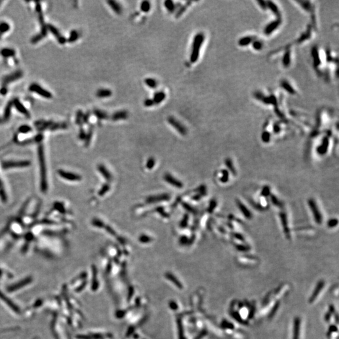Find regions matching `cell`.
Returning a JSON list of instances; mask_svg holds the SVG:
<instances>
[{"mask_svg": "<svg viewBox=\"0 0 339 339\" xmlns=\"http://www.w3.org/2000/svg\"><path fill=\"white\" fill-rule=\"evenodd\" d=\"M295 3H297L300 8L303 9V11L310 14L311 18L312 19V26L315 28H317V18H316L315 13V6L310 1H296Z\"/></svg>", "mask_w": 339, "mask_h": 339, "instance_id": "4", "label": "cell"}, {"mask_svg": "<svg viewBox=\"0 0 339 339\" xmlns=\"http://www.w3.org/2000/svg\"><path fill=\"white\" fill-rule=\"evenodd\" d=\"M12 103L13 106L15 107V109H17L18 112L23 114V115L25 117H27V118H30L31 115L30 112H29L27 109L23 106V104H21L19 99L15 98L13 99H12Z\"/></svg>", "mask_w": 339, "mask_h": 339, "instance_id": "16", "label": "cell"}, {"mask_svg": "<svg viewBox=\"0 0 339 339\" xmlns=\"http://www.w3.org/2000/svg\"><path fill=\"white\" fill-rule=\"evenodd\" d=\"M57 174L59 175V177L62 179L68 182H79L82 179L80 175L75 174V173L67 172L62 169H58L57 170Z\"/></svg>", "mask_w": 339, "mask_h": 339, "instance_id": "12", "label": "cell"}, {"mask_svg": "<svg viewBox=\"0 0 339 339\" xmlns=\"http://www.w3.org/2000/svg\"><path fill=\"white\" fill-rule=\"evenodd\" d=\"M0 199L3 203H6L7 202V195L6 193L5 188L4 187V185L2 180L0 178Z\"/></svg>", "mask_w": 339, "mask_h": 339, "instance_id": "31", "label": "cell"}, {"mask_svg": "<svg viewBox=\"0 0 339 339\" xmlns=\"http://www.w3.org/2000/svg\"><path fill=\"white\" fill-rule=\"evenodd\" d=\"M97 168H98V170H99V172L102 174V175L106 179V180H110L112 178L111 175L109 172L107 170L106 168L104 167V165H99L98 166V167H97Z\"/></svg>", "mask_w": 339, "mask_h": 339, "instance_id": "30", "label": "cell"}, {"mask_svg": "<svg viewBox=\"0 0 339 339\" xmlns=\"http://www.w3.org/2000/svg\"><path fill=\"white\" fill-rule=\"evenodd\" d=\"M140 8H141V9L142 11L147 13L149 11V9H150V8H151L150 3H149V1H143L141 3V7Z\"/></svg>", "mask_w": 339, "mask_h": 339, "instance_id": "40", "label": "cell"}, {"mask_svg": "<svg viewBox=\"0 0 339 339\" xmlns=\"http://www.w3.org/2000/svg\"><path fill=\"white\" fill-rule=\"evenodd\" d=\"M28 89L30 92L37 94L45 99H52L53 97V96H52L50 92L45 89L44 88L41 87L40 85L37 83H33L30 84V86L28 87Z\"/></svg>", "mask_w": 339, "mask_h": 339, "instance_id": "11", "label": "cell"}, {"mask_svg": "<svg viewBox=\"0 0 339 339\" xmlns=\"http://www.w3.org/2000/svg\"><path fill=\"white\" fill-rule=\"evenodd\" d=\"M205 35L202 32H199L195 35L192 42L190 61L192 63L197 62L200 56L201 48L205 41Z\"/></svg>", "mask_w": 339, "mask_h": 339, "instance_id": "3", "label": "cell"}, {"mask_svg": "<svg viewBox=\"0 0 339 339\" xmlns=\"http://www.w3.org/2000/svg\"><path fill=\"white\" fill-rule=\"evenodd\" d=\"M293 44H289L286 46L278 48L280 51L284 52V54L282 56L281 64L284 68H289L293 62V50L292 47Z\"/></svg>", "mask_w": 339, "mask_h": 339, "instance_id": "6", "label": "cell"}, {"mask_svg": "<svg viewBox=\"0 0 339 339\" xmlns=\"http://www.w3.org/2000/svg\"><path fill=\"white\" fill-rule=\"evenodd\" d=\"M67 127H68V125L66 122L55 123L53 121L51 124V125L50 126L49 128H48V130H50V131H56V130H58V129H67Z\"/></svg>", "mask_w": 339, "mask_h": 339, "instance_id": "24", "label": "cell"}, {"mask_svg": "<svg viewBox=\"0 0 339 339\" xmlns=\"http://www.w3.org/2000/svg\"><path fill=\"white\" fill-rule=\"evenodd\" d=\"M37 153L40 170V187L42 193H46L48 189L47 168L44 146L42 143H38Z\"/></svg>", "mask_w": 339, "mask_h": 339, "instance_id": "1", "label": "cell"}, {"mask_svg": "<svg viewBox=\"0 0 339 339\" xmlns=\"http://www.w3.org/2000/svg\"><path fill=\"white\" fill-rule=\"evenodd\" d=\"M155 163V159L153 158H149L147 161V163H146V167L149 169H151L153 167H154Z\"/></svg>", "mask_w": 339, "mask_h": 339, "instance_id": "45", "label": "cell"}, {"mask_svg": "<svg viewBox=\"0 0 339 339\" xmlns=\"http://www.w3.org/2000/svg\"><path fill=\"white\" fill-rule=\"evenodd\" d=\"M92 127H90L89 131H88L87 135H86V145H87L89 144V143L90 141V139L91 138H92Z\"/></svg>", "mask_w": 339, "mask_h": 339, "instance_id": "44", "label": "cell"}, {"mask_svg": "<svg viewBox=\"0 0 339 339\" xmlns=\"http://www.w3.org/2000/svg\"><path fill=\"white\" fill-rule=\"evenodd\" d=\"M30 281H31L30 279H29V278L26 279L25 280H24V281H23V282L19 283H18V284L15 285L13 286H11V287H10V288H9V291H13V290H15V289H19V288L22 287V285L23 286L26 285L27 284H28V283H30Z\"/></svg>", "mask_w": 339, "mask_h": 339, "instance_id": "36", "label": "cell"}, {"mask_svg": "<svg viewBox=\"0 0 339 339\" xmlns=\"http://www.w3.org/2000/svg\"><path fill=\"white\" fill-rule=\"evenodd\" d=\"M268 11H271L275 16L276 18H282V13L279 6L275 2L272 1H267Z\"/></svg>", "mask_w": 339, "mask_h": 339, "instance_id": "17", "label": "cell"}, {"mask_svg": "<svg viewBox=\"0 0 339 339\" xmlns=\"http://www.w3.org/2000/svg\"><path fill=\"white\" fill-rule=\"evenodd\" d=\"M0 54L3 57L9 58L14 57L16 54V52L14 49L10 48H5L0 52Z\"/></svg>", "mask_w": 339, "mask_h": 339, "instance_id": "29", "label": "cell"}, {"mask_svg": "<svg viewBox=\"0 0 339 339\" xmlns=\"http://www.w3.org/2000/svg\"><path fill=\"white\" fill-rule=\"evenodd\" d=\"M145 82L146 84V86L152 88V89H155V88L157 87L158 85L157 81L156 80V79H153V78H146L145 80Z\"/></svg>", "mask_w": 339, "mask_h": 339, "instance_id": "35", "label": "cell"}, {"mask_svg": "<svg viewBox=\"0 0 339 339\" xmlns=\"http://www.w3.org/2000/svg\"><path fill=\"white\" fill-rule=\"evenodd\" d=\"M191 3H192V2H191V1L187 2L186 4L184 5V6H182V7H181V8H180V9H179L178 10V12L177 13V15H176V17H177V18L180 17V16H181L182 14H183L184 13L185 11H186V9H187V7H188V6L189 5H190L191 4Z\"/></svg>", "mask_w": 339, "mask_h": 339, "instance_id": "41", "label": "cell"}, {"mask_svg": "<svg viewBox=\"0 0 339 339\" xmlns=\"http://www.w3.org/2000/svg\"><path fill=\"white\" fill-rule=\"evenodd\" d=\"M128 117V113L126 111H118L112 115V119L115 121L119 120L126 119Z\"/></svg>", "mask_w": 339, "mask_h": 339, "instance_id": "25", "label": "cell"}, {"mask_svg": "<svg viewBox=\"0 0 339 339\" xmlns=\"http://www.w3.org/2000/svg\"><path fill=\"white\" fill-rule=\"evenodd\" d=\"M9 29H10V26L8 23L5 21L0 23V40H1L3 35L8 31Z\"/></svg>", "mask_w": 339, "mask_h": 339, "instance_id": "34", "label": "cell"}, {"mask_svg": "<svg viewBox=\"0 0 339 339\" xmlns=\"http://www.w3.org/2000/svg\"><path fill=\"white\" fill-rule=\"evenodd\" d=\"M256 36L252 35H247L243 36L241 38H240L238 40V45L239 47H247L251 45L253 42L256 38Z\"/></svg>", "mask_w": 339, "mask_h": 339, "instance_id": "18", "label": "cell"}, {"mask_svg": "<svg viewBox=\"0 0 339 339\" xmlns=\"http://www.w3.org/2000/svg\"><path fill=\"white\" fill-rule=\"evenodd\" d=\"M13 106L12 100H11L10 101H9L7 103V104H6V106L5 108L4 113H3V117H1L3 124L8 122V121L9 120V119H10L11 116V109H12Z\"/></svg>", "mask_w": 339, "mask_h": 339, "instance_id": "20", "label": "cell"}, {"mask_svg": "<svg viewBox=\"0 0 339 339\" xmlns=\"http://www.w3.org/2000/svg\"><path fill=\"white\" fill-rule=\"evenodd\" d=\"M165 8H167V10L170 13L174 12L175 9V8H176L175 3L172 1H165Z\"/></svg>", "mask_w": 339, "mask_h": 339, "instance_id": "39", "label": "cell"}, {"mask_svg": "<svg viewBox=\"0 0 339 339\" xmlns=\"http://www.w3.org/2000/svg\"><path fill=\"white\" fill-rule=\"evenodd\" d=\"M79 37L80 34L79 33V31L76 30H72L70 33L69 37H68V38L67 40V42H68V43H74V42L77 41L78 39H79Z\"/></svg>", "mask_w": 339, "mask_h": 339, "instance_id": "32", "label": "cell"}, {"mask_svg": "<svg viewBox=\"0 0 339 339\" xmlns=\"http://www.w3.org/2000/svg\"><path fill=\"white\" fill-rule=\"evenodd\" d=\"M31 128L28 125H22L18 129V133H21V134H27V133L31 131Z\"/></svg>", "mask_w": 339, "mask_h": 339, "instance_id": "37", "label": "cell"}, {"mask_svg": "<svg viewBox=\"0 0 339 339\" xmlns=\"http://www.w3.org/2000/svg\"><path fill=\"white\" fill-rule=\"evenodd\" d=\"M94 115H95L97 118L100 120L106 119L107 118V116H108V115H107V114L106 111L99 109H94Z\"/></svg>", "mask_w": 339, "mask_h": 339, "instance_id": "33", "label": "cell"}, {"mask_svg": "<svg viewBox=\"0 0 339 339\" xmlns=\"http://www.w3.org/2000/svg\"><path fill=\"white\" fill-rule=\"evenodd\" d=\"M106 229L107 230V232H109L110 234H111V235H115V234H116V232H115V230H114V229H113V228L111 227L110 226H109L106 227Z\"/></svg>", "mask_w": 339, "mask_h": 339, "instance_id": "52", "label": "cell"}, {"mask_svg": "<svg viewBox=\"0 0 339 339\" xmlns=\"http://www.w3.org/2000/svg\"><path fill=\"white\" fill-rule=\"evenodd\" d=\"M283 23V18H276L270 21L263 28V33L266 36H271L279 29Z\"/></svg>", "mask_w": 339, "mask_h": 339, "instance_id": "8", "label": "cell"}, {"mask_svg": "<svg viewBox=\"0 0 339 339\" xmlns=\"http://www.w3.org/2000/svg\"><path fill=\"white\" fill-rule=\"evenodd\" d=\"M1 3V1H0V3Z\"/></svg>", "mask_w": 339, "mask_h": 339, "instance_id": "53", "label": "cell"}, {"mask_svg": "<svg viewBox=\"0 0 339 339\" xmlns=\"http://www.w3.org/2000/svg\"><path fill=\"white\" fill-rule=\"evenodd\" d=\"M35 11L37 13L38 21L41 27V31L40 32V33L45 38L47 35L48 29L47 25H46L45 21L43 11H42L40 2H35Z\"/></svg>", "mask_w": 339, "mask_h": 339, "instance_id": "7", "label": "cell"}, {"mask_svg": "<svg viewBox=\"0 0 339 339\" xmlns=\"http://www.w3.org/2000/svg\"><path fill=\"white\" fill-rule=\"evenodd\" d=\"M165 97L166 94L164 92H163V91H159V92L155 93L154 96H153V98L152 99L155 104H158L159 103H161L163 100L165 99Z\"/></svg>", "mask_w": 339, "mask_h": 339, "instance_id": "28", "label": "cell"}, {"mask_svg": "<svg viewBox=\"0 0 339 339\" xmlns=\"http://www.w3.org/2000/svg\"><path fill=\"white\" fill-rule=\"evenodd\" d=\"M31 165L29 160H5L1 162V167L5 170L16 168H25Z\"/></svg>", "mask_w": 339, "mask_h": 339, "instance_id": "5", "label": "cell"}, {"mask_svg": "<svg viewBox=\"0 0 339 339\" xmlns=\"http://www.w3.org/2000/svg\"><path fill=\"white\" fill-rule=\"evenodd\" d=\"M164 179H165V180L167 182V183L170 184L175 187L179 188H181L183 187V184H182L180 181L178 180L177 179H176L174 177H172V175L170 174H165L164 176Z\"/></svg>", "mask_w": 339, "mask_h": 339, "instance_id": "21", "label": "cell"}, {"mask_svg": "<svg viewBox=\"0 0 339 339\" xmlns=\"http://www.w3.org/2000/svg\"><path fill=\"white\" fill-rule=\"evenodd\" d=\"M92 224L94 227H98V228H103L104 226V224L102 220H100L99 219H94L92 220Z\"/></svg>", "mask_w": 339, "mask_h": 339, "instance_id": "43", "label": "cell"}, {"mask_svg": "<svg viewBox=\"0 0 339 339\" xmlns=\"http://www.w3.org/2000/svg\"><path fill=\"white\" fill-rule=\"evenodd\" d=\"M112 91L109 89H106V88H101L97 90L96 92V96L99 98H106L111 96L112 95Z\"/></svg>", "mask_w": 339, "mask_h": 339, "instance_id": "26", "label": "cell"}, {"mask_svg": "<svg viewBox=\"0 0 339 339\" xmlns=\"http://www.w3.org/2000/svg\"><path fill=\"white\" fill-rule=\"evenodd\" d=\"M47 29L48 31H50L51 33L54 35V37L57 38L58 43L61 45H64L67 42V39L65 38L64 36L62 35L60 32L58 31V29L55 27L54 25L51 24L47 25Z\"/></svg>", "mask_w": 339, "mask_h": 339, "instance_id": "15", "label": "cell"}, {"mask_svg": "<svg viewBox=\"0 0 339 339\" xmlns=\"http://www.w3.org/2000/svg\"><path fill=\"white\" fill-rule=\"evenodd\" d=\"M314 28H315L312 25H308L305 31L302 32L300 35L293 42V44L296 43L297 44H302L306 42L309 41L312 38L313 35H314Z\"/></svg>", "mask_w": 339, "mask_h": 339, "instance_id": "9", "label": "cell"}, {"mask_svg": "<svg viewBox=\"0 0 339 339\" xmlns=\"http://www.w3.org/2000/svg\"><path fill=\"white\" fill-rule=\"evenodd\" d=\"M313 66L318 76L325 77V52H322L317 46L312 48L311 52Z\"/></svg>", "mask_w": 339, "mask_h": 339, "instance_id": "2", "label": "cell"}, {"mask_svg": "<svg viewBox=\"0 0 339 339\" xmlns=\"http://www.w3.org/2000/svg\"><path fill=\"white\" fill-rule=\"evenodd\" d=\"M79 138H80L81 139H86V132L84 131V129H82V128H80V131H79Z\"/></svg>", "mask_w": 339, "mask_h": 339, "instance_id": "50", "label": "cell"}, {"mask_svg": "<svg viewBox=\"0 0 339 339\" xmlns=\"http://www.w3.org/2000/svg\"><path fill=\"white\" fill-rule=\"evenodd\" d=\"M251 46L254 50L259 52L261 51L263 49L264 46H265V44H264V42L263 40L256 37V38L254 39V40L253 42L251 45Z\"/></svg>", "mask_w": 339, "mask_h": 339, "instance_id": "23", "label": "cell"}, {"mask_svg": "<svg viewBox=\"0 0 339 339\" xmlns=\"http://www.w3.org/2000/svg\"><path fill=\"white\" fill-rule=\"evenodd\" d=\"M107 3H108L110 8H111L113 9V11L116 13V14L119 15L123 11L122 6H121V5L118 2H117L116 1H107Z\"/></svg>", "mask_w": 339, "mask_h": 339, "instance_id": "27", "label": "cell"}, {"mask_svg": "<svg viewBox=\"0 0 339 339\" xmlns=\"http://www.w3.org/2000/svg\"><path fill=\"white\" fill-rule=\"evenodd\" d=\"M90 118V113H86V114H84L83 115V118H82V123H85V124H87L89 121V119Z\"/></svg>", "mask_w": 339, "mask_h": 339, "instance_id": "47", "label": "cell"}, {"mask_svg": "<svg viewBox=\"0 0 339 339\" xmlns=\"http://www.w3.org/2000/svg\"><path fill=\"white\" fill-rule=\"evenodd\" d=\"M8 92V87H1V89H0V94H1L3 96H5L6 95V94Z\"/></svg>", "mask_w": 339, "mask_h": 339, "instance_id": "51", "label": "cell"}, {"mask_svg": "<svg viewBox=\"0 0 339 339\" xmlns=\"http://www.w3.org/2000/svg\"><path fill=\"white\" fill-rule=\"evenodd\" d=\"M144 104H145V106L146 107H150V106H152L154 105L155 103H154V102H153V99H147L145 100Z\"/></svg>", "mask_w": 339, "mask_h": 339, "instance_id": "48", "label": "cell"}, {"mask_svg": "<svg viewBox=\"0 0 339 339\" xmlns=\"http://www.w3.org/2000/svg\"><path fill=\"white\" fill-rule=\"evenodd\" d=\"M53 121H45V120H38L35 123V126L39 131H44L45 130L48 129Z\"/></svg>", "mask_w": 339, "mask_h": 339, "instance_id": "19", "label": "cell"}, {"mask_svg": "<svg viewBox=\"0 0 339 339\" xmlns=\"http://www.w3.org/2000/svg\"><path fill=\"white\" fill-rule=\"evenodd\" d=\"M280 87L284 90L285 92L290 94L291 96H294L297 94V90L293 85L289 82L288 79H283L280 82Z\"/></svg>", "mask_w": 339, "mask_h": 339, "instance_id": "14", "label": "cell"}, {"mask_svg": "<svg viewBox=\"0 0 339 339\" xmlns=\"http://www.w3.org/2000/svg\"><path fill=\"white\" fill-rule=\"evenodd\" d=\"M23 76V72L21 70H17L8 74L3 78L1 87H8V84L21 79Z\"/></svg>", "mask_w": 339, "mask_h": 339, "instance_id": "10", "label": "cell"}, {"mask_svg": "<svg viewBox=\"0 0 339 339\" xmlns=\"http://www.w3.org/2000/svg\"><path fill=\"white\" fill-rule=\"evenodd\" d=\"M84 113L81 110H79L77 112L76 114V123L77 125H81L82 124V118H83Z\"/></svg>", "mask_w": 339, "mask_h": 339, "instance_id": "42", "label": "cell"}, {"mask_svg": "<svg viewBox=\"0 0 339 339\" xmlns=\"http://www.w3.org/2000/svg\"><path fill=\"white\" fill-rule=\"evenodd\" d=\"M139 240L141 241V242H143V243L149 242V241H151V238L148 236L142 235V236H141V237H139Z\"/></svg>", "mask_w": 339, "mask_h": 339, "instance_id": "49", "label": "cell"}, {"mask_svg": "<svg viewBox=\"0 0 339 339\" xmlns=\"http://www.w3.org/2000/svg\"><path fill=\"white\" fill-rule=\"evenodd\" d=\"M170 198L169 195L167 194H162L160 195H156V196L149 197L146 199V202L149 204L156 203L159 202H162L163 200H168Z\"/></svg>", "mask_w": 339, "mask_h": 339, "instance_id": "22", "label": "cell"}, {"mask_svg": "<svg viewBox=\"0 0 339 339\" xmlns=\"http://www.w3.org/2000/svg\"><path fill=\"white\" fill-rule=\"evenodd\" d=\"M168 122L172 127L177 130V131L182 135H185L187 134V129L182 124L178 121L174 117L170 116L168 118Z\"/></svg>", "mask_w": 339, "mask_h": 339, "instance_id": "13", "label": "cell"}, {"mask_svg": "<svg viewBox=\"0 0 339 339\" xmlns=\"http://www.w3.org/2000/svg\"><path fill=\"white\" fill-rule=\"evenodd\" d=\"M109 185H104V186L100 188V190L99 192V194L100 195H103L104 194H105L106 192L109 190Z\"/></svg>", "mask_w": 339, "mask_h": 339, "instance_id": "46", "label": "cell"}, {"mask_svg": "<svg viewBox=\"0 0 339 339\" xmlns=\"http://www.w3.org/2000/svg\"><path fill=\"white\" fill-rule=\"evenodd\" d=\"M0 298H1L2 299H3V300H5V302L6 303L8 304V305H9V306H10V307H11L12 309H13L14 310H15L16 312H19V310H18V308L17 307V306H15V305L12 302H11V301L9 300V299H7V298H6L5 297V296H4V295H2L1 293H0Z\"/></svg>", "mask_w": 339, "mask_h": 339, "instance_id": "38", "label": "cell"}]
</instances>
